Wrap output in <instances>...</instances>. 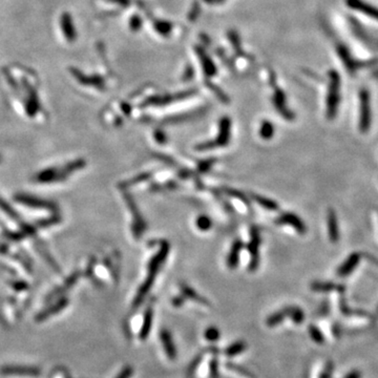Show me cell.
<instances>
[{"label": "cell", "instance_id": "cell-32", "mask_svg": "<svg viewBox=\"0 0 378 378\" xmlns=\"http://www.w3.org/2000/svg\"><path fill=\"white\" fill-rule=\"evenodd\" d=\"M155 139L157 140V142H158L159 144H164L165 142L167 141L166 135L164 134V132L162 130H160V129L156 130V132H155Z\"/></svg>", "mask_w": 378, "mask_h": 378}, {"label": "cell", "instance_id": "cell-19", "mask_svg": "<svg viewBox=\"0 0 378 378\" xmlns=\"http://www.w3.org/2000/svg\"><path fill=\"white\" fill-rule=\"evenodd\" d=\"M151 176H153V173H142L130 180H127V181L125 182H122L120 184V188H127L129 186H134L141 182H145Z\"/></svg>", "mask_w": 378, "mask_h": 378}, {"label": "cell", "instance_id": "cell-35", "mask_svg": "<svg viewBox=\"0 0 378 378\" xmlns=\"http://www.w3.org/2000/svg\"><path fill=\"white\" fill-rule=\"evenodd\" d=\"M331 373H332V365H330L326 369V371L323 373V375H321V378H330L331 377Z\"/></svg>", "mask_w": 378, "mask_h": 378}, {"label": "cell", "instance_id": "cell-21", "mask_svg": "<svg viewBox=\"0 0 378 378\" xmlns=\"http://www.w3.org/2000/svg\"><path fill=\"white\" fill-rule=\"evenodd\" d=\"M273 135L274 127L272 123L270 121H263L260 128V136L265 140H269L273 137Z\"/></svg>", "mask_w": 378, "mask_h": 378}, {"label": "cell", "instance_id": "cell-17", "mask_svg": "<svg viewBox=\"0 0 378 378\" xmlns=\"http://www.w3.org/2000/svg\"><path fill=\"white\" fill-rule=\"evenodd\" d=\"M251 197L253 198L255 203L261 205L263 208H265V209L270 210V211H276L279 209V204L277 202H274L273 200H271V198H268L266 196H263L260 194H255V193H252Z\"/></svg>", "mask_w": 378, "mask_h": 378}, {"label": "cell", "instance_id": "cell-8", "mask_svg": "<svg viewBox=\"0 0 378 378\" xmlns=\"http://www.w3.org/2000/svg\"><path fill=\"white\" fill-rule=\"evenodd\" d=\"M279 225H291L298 233H305L307 231L306 225L299 217L291 212H284L282 213L276 221Z\"/></svg>", "mask_w": 378, "mask_h": 378}, {"label": "cell", "instance_id": "cell-27", "mask_svg": "<svg viewBox=\"0 0 378 378\" xmlns=\"http://www.w3.org/2000/svg\"><path fill=\"white\" fill-rule=\"evenodd\" d=\"M215 161L216 160L214 158H212V159H208V160H204V161H201V162H198V164H197L198 173L204 174V173L208 172V170H209L212 167V165L215 163Z\"/></svg>", "mask_w": 378, "mask_h": 378}, {"label": "cell", "instance_id": "cell-20", "mask_svg": "<svg viewBox=\"0 0 378 378\" xmlns=\"http://www.w3.org/2000/svg\"><path fill=\"white\" fill-rule=\"evenodd\" d=\"M285 311H286L287 316H290L295 324L299 325L302 323V321H304L305 314H304V312H302L301 309H299L297 307H288L285 309Z\"/></svg>", "mask_w": 378, "mask_h": 378}, {"label": "cell", "instance_id": "cell-12", "mask_svg": "<svg viewBox=\"0 0 378 378\" xmlns=\"http://www.w3.org/2000/svg\"><path fill=\"white\" fill-rule=\"evenodd\" d=\"M160 338H161V342H162L163 344L166 355L170 359H175L177 357V350L174 345L172 335H170V333L167 330H162L160 333Z\"/></svg>", "mask_w": 378, "mask_h": 378}, {"label": "cell", "instance_id": "cell-2", "mask_svg": "<svg viewBox=\"0 0 378 378\" xmlns=\"http://www.w3.org/2000/svg\"><path fill=\"white\" fill-rule=\"evenodd\" d=\"M230 134H231V121L228 117H223L220 120V130L219 136H217L212 141L203 142V143H198L194 146V148L198 151L212 149L215 147H223L228 145L230 140Z\"/></svg>", "mask_w": 378, "mask_h": 378}, {"label": "cell", "instance_id": "cell-10", "mask_svg": "<svg viewBox=\"0 0 378 378\" xmlns=\"http://www.w3.org/2000/svg\"><path fill=\"white\" fill-rule=\"evenodd\" d=\"M273 103L274 106H276L277 110L280 111L281 115L287 119V120H292L293 119V113L287 108L286 106V96L280 89L276 90V93H274L273 96Z\"/></svg>", "mask_w": 378, "mask_h": 378}, {"label": "cell", "instance_id": "cell-9", "mask_svg": "<svg viewBox=\"0 0 378 378\" xmlns=\"http://www.w3.org/2000/svg\"><path fill=\"white\" fill-rule=\"evenodd\" d=\"M346 3L349 7H351L355 11L362 12L363 14L371 17L378 21V8L365 2L364 0H346Z\"/></svg>", "mask_w": 378, "mask_h": 378}, {"label": "cell", "instance_id": "cell-26", "mask_svg": "<svg viewBox=\"0 0 378 378\" xmlns=\"http://www.w3.org/2000/svg\"><path fill=\"white\" fill-rule=\"evenodd\" d=\"M223 190H224L225 194L229 195V196H232V197H236V198H239V200L243 201V203L247 204V205L249 204V200H248V198H247V196H246L244 193H242L241 191H239V190H235V189H232V188H224V189H223Z\"/></svg>", "mask_w": 378, "mask_h": 378}, {"label": "cell", "instance_id": "cell-1", "mask_svg": "<svg viewBox=\"0 0 378 378\" xmlns=\"http://www.w3.org/2000/svg\"><path fill=\"white\" fill-rule=\"evenodd\" d=\"M160 249L157 252L155 257L150 260L148 264V271H147V278L144 281V283L142 284V286L139 288L137 295L134 299V302H132V307L137 308L139 307L142 302H143L145 296L148 294V292L150 291L151 287H153L157 274L162 266L163 263L165 262L167 255L169 254L170 250V245L166 241H161L160 243Z\"/></svg>", "mask_w": 378, "mask_h": 378}, {"label": "cell", "instance_id": "cell-18", "mask_svg": "<svg viewBox=\"0 0 378 378\" xmlns=\"http://www.w3.org/2000/svg\"><path fill=\"white\" fill-rule=\"evenodd\" d=\"M359 261V255L358 254H352L351 257H350L343 265L340 266L339 270H338V274L339 276H347V274H349L350 272H351L352 270H354V268L356 267V265Z\"/></svg>", "mask_w": 378, "mask_h": 378}, {"label": "cell", "instance_id": "cell-14", "mask_svg": "<svg viewBox=\"0 0 378 378\" xmlns=\"http://www.w3.org/2000/svg\"><path fill=\"white\" fill-rule=\"evenodd\" d=\"M153 317H154V311H153V308L149 307L146 309L144 313L143 324H142L141 331H140V339L145 340L148 337L151 326H153Z\"/></svg>", "mask_w": 378, "mask_h": 378}, {"label": "cell", "instance_id": "cell-33", "mask_svg": "<svg viewBox=\"0 0 378 378\" xmlns=\"http://www.w3.org/2000/svg\"><path fill=\"white\" fill-rule=\"evenodd\" d=\"M132 368L131 367H125L123 369L122 372L118 375L117 378H129L132 375Z\"/></svg>", "mask_w": 378, "mask_h": 378}, {"label": "cell", "instance_id": "cell-36", "mask_svg": "<svg viewBox=\"0 0 378 378\" xmlns=\"http://www.w3.org/2000/svg\"><path fill=\"white\" fill-rule=\"evenodd\" d=\"M346 378H361V373H359L358 371H353L351 373H349Z\"/></svg>", "mask_w": 378, "mask_h": 378}, {"label": "cell", "instance_id": "cell-13", "mask_svg": "<svg viewBox=\"0 0 378 378\" xmlns=\"http://www.w3.org/2000/svg\"><path fill=\"white\" fill-rule=\"evenodd\" d=\"M243 247H244V244L242 241L236 240L233 242L228 258H227V265H228V267L230 269L235 268L239 265L240 252L243 249Z\"/></svg>", "mask_w": 378, "mask_h": 378}, {"label": "cell", "instance_id": "cell-6", "mask_svg": "<svg viewBox=\"0 0 378 378\" xmlns=\"http://www.w3.org/2000/svg\"><path fill=\"white\" fill-rule=\"evenodd\" d=\"M0 374L3 376H30L38 377L41 375L40 368L35 366L6 365L0 368Z\"/></svg>", "mask_w": 378, "mask_h": 378}, {"label": "cell", "instance_id": "cell-30", "mask_svg": "<svg viewBox=\"0 0 378 378\" xmlns=\"http://www.w3.org/2000/svg\"><path fill=\"white\" fill-rule=\"evenodd\" d=\"M309 332H310V335H311L312 339H313L315 343L321 344V343L324 342V336H323V334H321V332L316 327L310 326L309 327Z\"/></svg>", "mask_w": 378, "mask_h": 378}, {"label": "cell", "instance_id": "cell-25", "mask_svg": "<svg viewBox=\"0 0 378 378\" xmlns=\"http://www.w3.org/2000/svg\"><path fill=\"white\" fill-rule=\"evenodd\" d=\"M196 226L197 228L202 230V231H207L211 228L212 226V221L209 216H207L205 214H202L197 217L196 220Z\"/></svg>", "mask_w": 378, "mask_h": 378}, {"label": "cell", "instance_id": "cell-3", "mask_svg": "<svg viewBox=\"0 0 378 378\" xmlns=\"http://www.w3.org/2000/svg\"><path fill=\"white\" fill-rule=\"evenodd\" d=\"M329 91L327 97V117L329 119H333L337 112V107L339 104L340 98V78L339 74L335 71H331L329 73Z\"/></svg>", "mask_w": 378, "mask_h": 378}, {"label": "cell", "instance_id": "cell-23", "mask_svg": "<svg viewBox=\"0 0 378 378\" xmlns=\"http://www.w3.org/2000/svg\"><path fill=\"white\" fill-rule=\"evenodd\" d=\"M62 25H63V35L68 38V39H73L75 34H74V27L72 26V22H71V18L69 15H63L62 16V21H61Z\"/></svg>", "mask_w": 378, "mask_h": 378}, {"label": "cell", "instance_id": "cell-28", "mask_svg": "<svg viewBox=\"0 0 378 378\" xmlns=\"http://www.w3.org/2000/svg\"><path fill=\"white\" fill-rule=\"evenodd\" d=\"M205 338L209 342H215L220 338V331L215 327H209L205 331Z\"/></svg>", "mask_w": 378, "mask_h": 378}, {"label": "cell", "instance_id": "cell-4", "mask_svg": "<svg viewBox=\"0 0 378 378\" xmlns=\"http://www.w3.org/2000/svg\"><path fill=\"white\" fill-rule=\"evenodd\" d=\"M123 196H124V200L126 205L128 206L129 210L132 215V225H131V229H132V234H134V238L136 240H139L141 238V235L143 234L146 230V222L144 220L143 215H142L139 207L134 200V197L129 193V192H124L123 193Z\"/></svg>", "mask_w": 378, "mask_h": 378}, {"label": "cell", "instance_id": "cell-5", "mask_svg": "<svg viewBox=\"0 0 378 378\" xmlns=\"http://www.w3.org/2000/svg\"><path fill=\"white\" fill-rule=\"evenodd\" d=\"M260 246H261V235L260 230L257 226H251L250 228V241L248 244V251L250 253L249 271H255L260 264Z\"/></svg>", "mask_w": 378, "mask_h": 378}, {"label": "cell", "instance_id": "cell-24", "mask_svg": "<svg viewBox=\"0 0 378 378\" xmlns=\"http://www.w3.org/2000/svg\"><path fill=\"white\" fill-rule=\"evenodd\" d=\"M246 344L243 343V342H238L235 344H232L230 347H228L226 349L225 351V354L227 356L229 357H232V356H235V355H239L240 353H242L243 351H245L246 350Z\"/></svg>", "mask_w": 378, "mask_h": 378}, {"label": "cell", "instance_id": "cell-34", "mask_svg": "<svg viewBox=\"0 0 378 378\" xmlns=\"http://www.w3.org/2000/svg\"><path fill=\"white\" fill-rule=\"evenodd\" d=\"M185 301V296L182 295V296H177L173 299V305L175 307H181Z\"/></svg>", "mask_w": 378, "mask_h": 378}, {"label": "cell", "instance_id": "cell-29", "mask_svg": "<svg viewBox=\"0 0 378 378\" xmlns=\"http://www.w3.org/2000/svg\"><path fill=\"white\" fill-rule=\"evenodd\" d=\"M312 289L315 291H329L331 289H338V287L330 283H314L312 285Z\"/></svg>", "mask_w": 378, "mask_h": 378}, {"label": "cell", "instance_id": "cell-11", "mask_svg": "<svg viewBox=\"0 0 378 378\" xmlns=\"http://www.w3.org/2000/svg\"><path fill=\"white\" fill-rule=\"evenodd\" d=\"M68 305H69V299H66V298L60 299L58 302H57V304L41 311L39 314H37L36 321L37 323H41V321L46 320L49 317H51L57 313H59V312H61V310H63Z\"/></svg>", "mask_w": 378, "mask_h": 378}, {"label": "cell", "instance_id": "cell-7", "mask_svg": "<svg viewBox=\"0 0 378 378\" xmlns=\"http://www.w3.org/2000/svg\"><path fill=\"white\" fill-rule=\"evenodd\" d=\"M359 100H361V122H359V127H361V130L367 131L371 124L370 94H369L367 90L361 91Z\"/></svg>", "mask_w": 378, "mask_h": 378}, {"label": "cell", "instance_id": "cell-22", "mask_svg": "<svg viewBox=\"0 0 378 378\" xmlns=\"http://www.w3.org/2000/svg\"><path fill=\"white\" fill-rule=\"evenodd\" d=\"M286 316H287L286 311H285V309H284L280 312H276V313H273L271 316H269L267 318L266 324L268 327H276V326L280 325Z\"/></svg>", "mask_w": 378, "mask_h": 378}, {"label": "cell", "instance_id": "cell-31", "mask_svg": "<svg viewBox=\"0 0 378 378\" xmlns=\"http://www.w3.org/2000/svg\"><path fill=\"white\" fill-rule=\"evenodd\" d=\"M178 187V184L174 181H169L164 184H156L153 186V190H161V189H175Z\"/></svg>", "mask_w": 378, "mask_h": 378}, {"label": "cell", "instance_id": "cell-16", "mask_svg": "<svg viewBox=\"0 0 378 378\" xmlns=\"http://www.w3.org/2000/svg\"><path fill=\"white\" fill-rule=\"evenodd\" d=\"M181 291H182V295H184L185 298H190V299H193L194 301H197L198 304H201V305L209 306V302H208V300L206 298L201 296L195 290H193L191 287H189L188 285H185V284H183V285L181 286Z\"/></svg>", "mask_w": 378, "mask_h": 378}, {"label": "cell", "instance_id": "cell-15", "mask_svg": "<svg viewBox=\"0 0 378 378\" xmlns=\"http://www.w3.org/2000/svg\"><path fill=\"white\" fill-rule=\"evenodd\" d=\"M328 227H329V236L331 242H337L339 239V231H338V224L337 217L333 209H330L328 212Z\"/></svg>", "mask_w": 378, "mask_h": 378}]
</instances>
